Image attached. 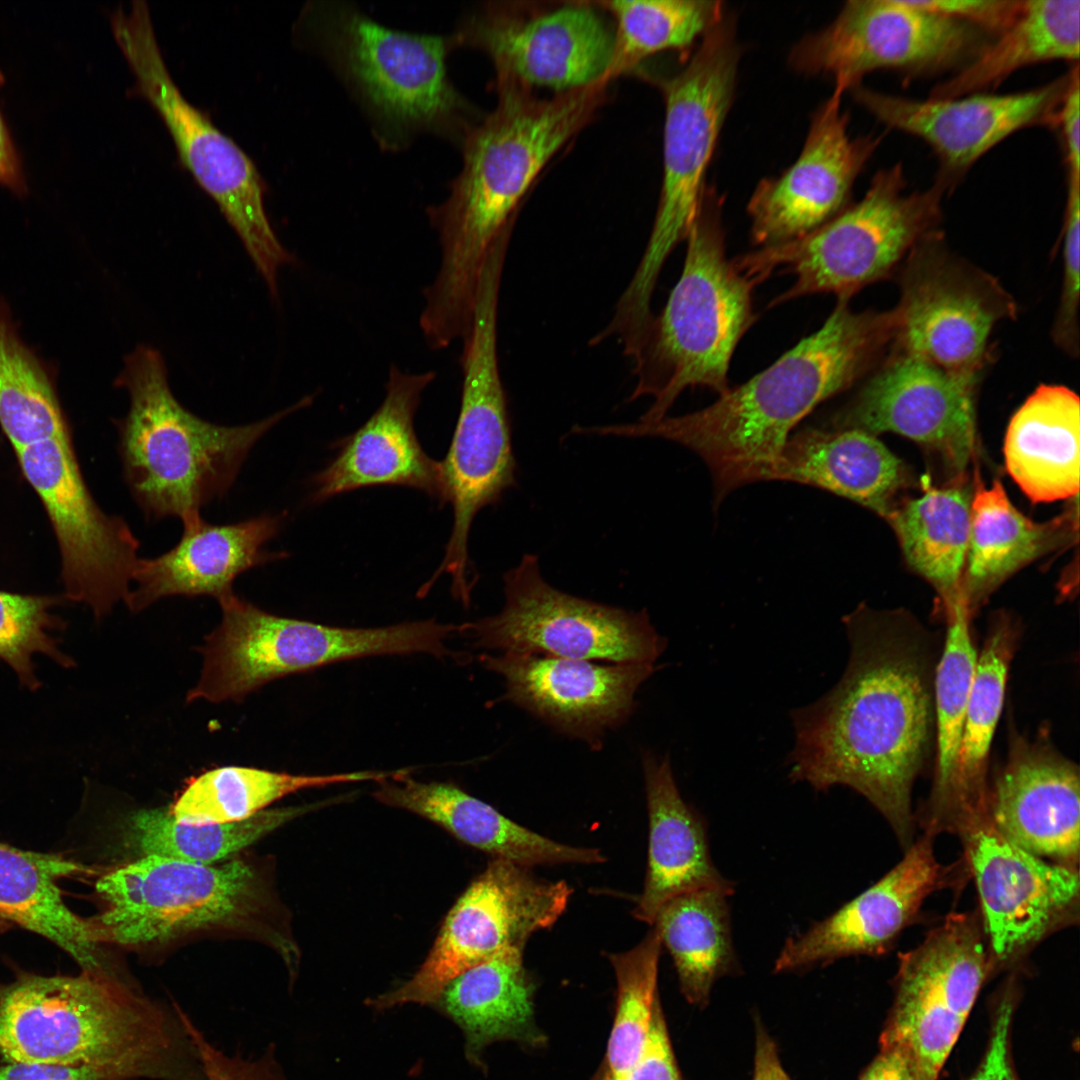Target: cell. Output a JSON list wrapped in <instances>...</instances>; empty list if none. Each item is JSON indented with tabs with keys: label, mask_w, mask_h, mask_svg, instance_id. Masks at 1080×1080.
Listing matches in <instances>:
<instances>
[{
	"label": "cell",
	"mask_w": 1080,
	"mask_h": 1080,
	"mask_svg": "<svg viewBox=\"0 0 1080 1080\" xmlns=\"http://www.w3.org/2000/svg\"><path fill=\"white\" fill-rule=\"evenodd\" d=\"M55 600L0 590V659L30 689L39 686L32 660L35 654H45L64 666L71 663L52 635L58 625L51 613Z\"/></svg>",
	"instance_id": "46"
},
{
	"label": "cell",
	"mask_w": 1080,
	"mask_h": 1080,
	"mask_svg": "<svg viewBox=\"0 0 1080 1080\" xmlns=\"http://www.w3.org/2000/svg\"><path fill=\"white\" fill-rule=\"evenodd\" d=\"M740 60L735 25L725 15L701 39L688 63L660 81L665 117L659 202L643 256L619 298L644 315L661 270L684 241L699 210L705 175L730 110Z\"/></svg>",
	"instance_id": "11"
},
{
	"label": "cell",
	"mask_w": 1080,
	"mask_h": 1080,
	"mask_svg": "<svg viewBox=\"0 0 1080 1080\" xmlns=\"http://www.w3.org/2000/svg\"><path fill=\"white\" fill-rule=\"evenodd\" d=\"M395 771H356L329 775H295L252 767L224 766L193 778L172 807L171 815L190 824L231 823L248 819L280 798L302 789L376 781Z\"/></svg>",
	"instance_id": "41"
},
{
	"label": "cell",
	"mask_w": 1080,
	"mask_h": 1080,
	"mask_svg": "<svg viewBox=\"0 0 1080 1080\" xmlns=\"http://www.w3.org/2000/svg\"><path fill=\"white\" fill-rule=\"evenodd\" d=\"M105 910L90 919L97 940L124 946L168 941L211 928H247L268 907L249 864H197L148 855L97 882Z\"/></svg>",
	"instance_id": "13"
},
{
	"label": "cell",
	"mask_w": 1080,
	"mask_h": 1080,
	"mask_svg": "<svg viewBox=\"0 0 1080 1080\" xmlns=\"http://www.w3.org/2000/svg\"><path fill=\"white\" fill-rule=\"evenodd\" d=\"M907 480L902 461L875 435L807 427L790 436L770 481L820 488L885 518Z\"/></svg>",
	"instance_id": "31"
},
{
	"label": "cell",
	"mask_w": 1080,
	"mask_h": 1080,
	"mask_svg": "<svg viewBox=\"0 0 1080 1080\" xmlns=\"http://www.w3.org/2000/svg\"><path fill=\"white\" fill-rule=\"evenodd\" d=\"M632 1080H683L659 1000L654 1007L649 1033Z\"/></svg>",
	"instance_id": "51"
},
{
	"label": "cell",
	"mask_w": 1080,
	"mask_h": 1080,
	"mask_svg": "<svg viewBox=\"0 0 1080 1080\" xmlns=\"http://www.w3.org/2000/svg\"><path fill=\"white\" fill-rule=\"evenodd\" d=\"M4 78L0 72V84ZM0 184L17 195L27 192L23 165L8 126L0 111Z\"/></svg>",
	"instance_id": "55"
},
{
	"label": "cell",
	"mask_w": 1080,
	"mask_h": 1080,
	"mask_svg": "<svg viewBox=\"0 0 1080 1080\" xmlns=\"http://www.w3.org/2000/svg\"><path fill=\"white\" fill-rule=\"evenodd\" d=\"M1080 1L1028 0L997 40L982 48L951 79L937 85L930 98H954L999 85L1029 65L1079 59Z\"/></svg>",
	"instance_id": "38"
},
{
	"label": "cell",
	"mask_w": 1080,
	"mask_h": 1080,
	"mask_svg": "<svg viewBox=\"0 0 1080 1080\" xmlns=\"http://www.w3.org/2000/svg\"><path fill=\"white\" fill-rule=\"evenodd\" d=\"M435 378L434 371L408 373L391 365L381 405L314 476L313 502L364 487L400 485L444 504L440 462L425 453L414 429L421 395Z\"/></svg>",
	"instance_id": "27"
},
{
	"label": "cell",
	"mask_w": 1080,
	"mask_h": 1080,
	"mask_svg": "<svg viewBox=\"0 0 1080 1080\" xmlns=\"http://www.w3.org/2000/svg\"><path fill=\"white\" fill-rule=\"evenodd\" d=\"M661 939L655 929L629 951L610 954L617 983L614 1021L607 1045L605 1080H632L659 1000Z\"/></svg>",
	"instance_id": "45"
},
{
	"label": "cell",
	"mask_w": 1080,
	"mask_h": 1080,
	"mask_svg": "<svg viewBox=\"0 0 1080 1080\" xmlns=\"http://www.w3.org/2000/svg\"><path fill=\"white\" fill-rule=\"evenodd\" d=\"M842 96L834 90L818 107L796 161L755 188L747 212L752 241L760 248L802 238L846 208L857 176L881 139L850 136Z\"/></svg>",
	"instance_id": "22"
},
{
	"label": "cell",
	"mask_w": 1080,
	"mask_h": 1080,
	"mask_svg": "<svg viewBox=\"0 0 1080 1080\" xmlns=\"http://www.w3.org/2000/svg\"><path fill=\"white\" fill-rule=\"evenodd\" d=\"M943 179L907 192L901 163L878 171L863 198L808 235L738 256L735 266L756 285L775 274L794 283L770 306L819 293L850 301L896 272L910 252L940 233Z\"/></svg>",
	"instance_id": "8"
},
{
	"label": "cell",
	"mask_w": 1080,
	"mask_h": 1080,
	"mask_svg": "<svg viewBox=\"0 0 1080 1080\" xmlns=\"http://www.w3.org/2000/svg\"><path fill=\"white\" fill-rule=\"evenodd\" d=\"M183 1019L197 1047L206 1080H286L273 1045L254 1058L229 1055L208 1041L185 1012Z\"/></svg>",
	"instance_id": "48"
},
{
	"label": "cell",
	"mask_w": 1080,
	"mask_h": 1080,
	"mask_svg": "<svg viewBox=\"0 0 1080 1080\" xmlns=\"http://www.w3.org/2000/svg\"><path fill=\"white\" fill-rule=\"evenodd\" d=\"M893 338L892 310L857 312L837 300L819 330L711 405L655 422L611 425L609 433L662 438L693 451L710 472L717 508L734 490L770 481L797 424L869 375Z\"/></svg>",
	"instance_id": "3"
},
{
	"label": "cell",
	"mask_w": 1080,
	"mask_h": 1080,
	"mask_svg": "<svg viewBox=\"0 0 1080 1080\" xmlns=\"http://www.w3.org/2000/svg\"><path fill=\"white\" fill-rule=\"evenodd\" d=\"M1077 509L1046 521L1023 515L1002 483H977L970 505L967 568L961 600L972 615L1008 577L1028 563L1066 543L1076 530Z\"/></svg>",
	"instance_id": "33"
},
{
	"label": "cell",
	"mask_w": 1080,
	"mask_h": 1080,
	"mask_svg": "<svg viewBox=\"0 0 1080 1080\" xmlns=\"http://www.w3.org/2000/svg\"><path fill=\"white\" fill-rule=\"evenodd\" d=\"M614 19V48L606 78L631 71L647 57L690 47L725 16L715 0L595 1Z\"/></svg>",
	"instance_id": "42"
},
{
	"label": "cell",
	"mask_w": 1080,
	"mask_h": 1080,
	"mask_svg": "<svg viewBox=\"0 0 1080 1080\" xmlns=\"http://www.w3.org/2000/svg\"><path fill=\"white\" fill-rule=\"evenodd\" d=\"M965 23L926 10L915 0H850L822 30L802 38L789 62L806 75H825L844 94L878 69L912 72L948 67L973 51Z\"/></svg>",
	"instance_id": "19"
},
{
	"label": "cell",
	"mask_w": 1080,
	"mask_h": 1080,
	"mask_svg": "<svg viewBox=\"0 0 1080 1080\" xmlns=\"http://www.w3.org/2000/svg\"><path fill=\"white\" fill-rule=\"evenodd\" d=\"M717 889L679 895L658 911L653 926L672 956L686 1000L704 1007L714 983L739 969L728 897Z\"/></svg>",
	"instance_id": "39"
},
{
	"label": "cell",
	"mask_w": 1080,
	"mask_h": 1080,
	"mask_svg": "<svg viewBox=\"0 0 1080 1080\" xmlns=\"http://www.w3.org/2000/svg\"><path fill=\"white\" fill-rule=\"evenodd\" d=\"M1020 635L1013 616L999 612L992 617L977 655L946 833L960 836L989 816V754Z\"/></svg>",
	"instance_id": "34"
},
{
	"label": "cell",
	"mask_w": 1080,
	"mask_h": 1080,
	"mask_svg": "<svg viewBox=\"0 0 1080 1080\" xmlns=\"http://www.w3.org/2000/svg\"><path fill=\"white\" fill-rule=\"evenodd\" d=\"M498 614L460 625L474 646L549 657L654 664L666 647L646 610L628 611L551 586L538 557L524 554L504 576Z\"/></svg>",
	"instance_id": "14"
},
{
	"label": "cell",
	"mask_w": 1080,
	"mask_h": 1080,
	"mask_svg": "<svg viewBox=\"0 0 1080 1080\" xmlns=\"http://www.w3.org/2000/svg\"><path fill=\"white\" fill-rule=\"evenodd\" d=\"M411 769L383 779L374 791L381 803L417 814L462 842L520 866L599 864L605 855L596 848L565 845L529 830L482 800L448 782H422Z\"/></svg>",
	"instance_id": "29"
},
{
	"label": "cell",
	"mask_w": 1080,
	"mask_h": 1080,
	"mask_svg": "<svg viewBox=\"0 0 1080 1080\" xmlns=\"http://www.w3.org/2000/svg\"><path fill=\"white\" fill-rule=\"evenodd\" d=\"M934 837L924 832L875 884L805 932L789 937L774 971H801L845 957L888 951L928 896L961 883L968 875L964 858L952 865L937 860Z\"/></svg>",
	"instance_id": "23"
},
{
	"label": "cell",
	"mask_w": 1080,
	"mask_h": 1080,
	"mask_svg": "<svg viewBox=\"0 0 1080 1080\" xmlns=\"http://www.w3.org/2000/svg\"><path fill=\"white\" fill-rule=\"evenodd\" d=\"M1016 1007V991L1006 986L997 1000L984 1055L968 1080H1020L1013 1063L1011 1028Z\"/></svg>",
	"instance_id": "49"
},
{
	"label": "cell",
	"mask_w": 1080,
	"mask_h": 1080,
	"mask_svg": "<svg viewBox=\"0 0 1080 1080\" xmlns=\"http://www.w3.org/2000/svg\"><path fill=\"white\" fill-rule=\"evenodd\" d=\"M1070 80L1071 71L1044 86L1018 93L920 100L861 85L851 91L882 124L923 140L947 173L959 174L1013 133L1031 126H1055Z\"/></svg>",
	"instance_id": "24"
},
{
	"label": "cell",
	"mask_w": 1080,
	"mask_h": 1080,
	"mask_svg": "<svg viewBox=\"0 0 1080 1080\" xmlns=\"http://www.w3.org/2000/svg\"><path fill=\"white\" fill-rule=\"evenodd\" d=\"M449 34L455 49L484 53L495 80L555 93L607 79L614 48V30L595 1L486 2Z\"/></svg>",
	"instance_id": "17"
},
{
	"label": "cell",
	"mask_w": 1080,
	"mask_h": 1080,
	"mask_svg": "<svg viewBox=\"0 0 1080 1080\" xmlns=\"http://www.w3.org/2000/svg\"><path fill=\"white\" fill-rule=\"evenodd\" d=\"M857 1080H918L909 1054L895 1045L879 1044V1052Z\"/></svg>",
	"instance_id": "54"
},
{
	"label": "cell",
	"mask_w": 1080,
	"mask_h": 1080,
	"mask_svg": "<svg viewBox=\"0 0 1080 1080\" xmlns=\"http://www.w3.org/2000/svg\"><path fill=\"white\" fill-rule=\"evenodd\" d=\"M988 815L1019 848L1078 868L1079 769L1056 749L1047 728L1033 739L1012 732L1006 761L989 786Z\"/></svg>",
	"instance_id": "25"
},
{
	"label": "cell",
	"mask_w": 1080,
	"mask_h": 1080,
	"mask_svg": "<svg viewBox=\"0 0 1080 1080\" xmlns=\"http://www.w3.org/2000/svg\"><path fill=\"white\" fill-rule=\"evenodd\" d=\"M521 948L501 950L453 979L434 1003L463 1032L465 1053L479 1065L483 1050L499 1040L540 1041L534 1024V985Z\"/></svg>",
	"instance_id": "36"
},
{
	"label": "cell",
	"mask_w": 1080,
	"mask_h": 1080,
	"mask_svg": "<svg viewBox=\"0 0 1080 1080\" xmlns=\"http://www.w3.org/2000/svg\"><path fill=\"white\" fill-rule=\"evenodd\" d=\"M1063 279L1052 336L1070 356L1079 351L1080 181L1068 179L1063 223Z\"/></svg>",
	"instance_id": "47"
},
{
	"label": "cell",
	"mask_w": 1080,
	"mask_h": 1080,
	"mask_svg": "<svg viewBox=\"0 0 1080 1080\" xmlns=\"http://www.w3.org/2000/svg\"><path fill=\"white\" fill-rule=\"evenodd\" d=\"M16 456L53 526L66 597L89 606L96 618L106 615L131 589L139 540L122 517L96 504L69 435L18 449Z\"/></svg>",
	"instance_id": "18"
},
{
	"label": "cell",
	"mask_w": 1080,
	"mask_h": 1080,
	"mask_svg": "<svg viewBox=\"0 0 1080 1080\" xmlns=\"http://www.w3.org/2000/svg\"><path fill=\"white\" fill-rule=\"evenodd\" d=\"M959 837L978 892L992 975L1016 968L1048 936L1078 922V868L1019 848L989 817Z\"/></svg>",
	"instance_id": "20"
},
{
	"label": "cell",
	"mask_w": 1080,
	"mask_h": 1080,
	"mask_svg": "<svg viewBox=\"0 0 1080 1080\" xmlns=\"http://www.w3.org/2000/svg\"><path fill=\"white\" fill-rule=\"evenodd\" d=\"M0 1080H129L90 1067L9 1062L0 1066Z\"/></svg>",
	"instance_id": "53"
},
{
	"label": "cell",
	"mask_w": 1080,
	"mask_h": 1080,
	"mask_svg": "<svg viewBox=\"0 0 1080 1080\" xmlns=\"http://www.w3.org/2000/svg\"><path fill=\"white\" fill-rule=\"evenodd\" d=\"M183 533L169 551L137 560L125 604L140 612L170 596H211L218 601L233 593L243 572L286 558V552L264 547L278 532L282 515L262 514L240 522L216 525L200 514L185 518Z\"/></svg>",
	"instance_id": "28"
},
{
	"label": "cell",
	"mask_w": 1080,
	"mask_h": 1080,
	"mask_svg": "<svg viewBox=\"0 0 1080 1080\" xmlns=\"http://www.w3.org/2000/svg\"><path fill=\"white\" fill-rule=\"evenodd\" d=\"M497 103L468 131L462 166L444 200L426 209L441 248L424 290L423 312L445 327L466 325L480 275L498 237L513 229L522 201L552 158L595 117L609 81L540 97L513 80H494Z\"/></svg>",
	"instance_id": "2"
},
{
	"label": "cell",
	"mask_w": 1080,
	"mask_h": 1080,
	"mask_svg": "<svg viewBox=\"0 0 1080 1080\" xmlns=\"http://www.w3.org/2000/svg\"><path fill=\"white\" fill-rule=\"evenodd\" d=\"M0 425L15 451L69 435L50 375L20 339L1 300Z\"/></svg>",
	"instance_id": "44"
},
{
	"label": "cell",
	"mask_w": 1080,
	"mask_h": 1080,
	"mask_svg": "<svg viewBox=\"0 0 1080 1080\" xmlns=\"http://www.w3.org/2000/svg\"><path fill=\"white\" fill-rule=\"evenodd\" d=\"M642 764L649 847L644 889L633 915L652 925L660 908L669 900L700 889H717L732 895L735 883L714 865L706 825L682 798L669 758L646 752Z\"/></svg>",
	"instance_id": "30"
},
{
	"label": "cell",
	"mask_w": 1080,
	"mask_h": 1080,
	"mask_svg": "<svg viewBox=\"0 0 1080 1080\" xmlns=\"http://www.w3.org/2000/svg\"><path fill=\"white\" fill-rule=\"evenodd\" d=\"M309 807L263 810L231 823L190 824L177 821L166 809H145L126 824V840L141 856L214 864L251 845Z\"/></svg>",
	"instance_id": "43"
},
{
	"label": "cell",
	"mask_w": 1080,
	"mask_h": 1080,
	"mask_svg": "<svg viewBox=\"0 0 1080 1080\" xmlns=\"http://www.w3.org/2000/svg\"><path fill=\"white\" fill-rule=\"evenodd\" d=\"M1079 67L1071 69V80L1059 107L1055 126L1060 130L1068 179L1080 181V86Z\"/></svg>",
	"instance_id": "52"
},
{
	"label": "cell",
	"mask_w": 1080,
	"mask_h": 1080,
	"mask_svg": "<svg viewBox=\"0 0 1080 1080\" xmlns=\"http://www.w3.org/2000/svg\"><path fill=\"white\" fill-rule=\"evenodd\" d=\"M722 202L705 190L685 239L681 276L627 355L636 379L629 401L653 400L638 421L666 417L687 388L705 387L719 396L730 389L732 355L756 319V284L726 256Z\"/></svg>",
	"instance_id": "7"
},
{
	"label": "cell",
	"mask_w": 1080,
	"mask_h": 1080,
	"mask_svg": "<svg viewBox=\"0 0 1080 1080\" xmlns=\"http://www.w3.org/2000/svg\"><path fill=\"white\" fill-rule=\"evenodd\" d=\"M945 619V640L934 673L936 759L933 783L918 817L924 832L934 836L946 832L948 824L978 655L970 630L971 616L963 603Z\"/></svg>",
	"instance_id": "40"
},
{
	"label": "cell",
	"mask_w": 1080,
	"mask_h": 1080,
	"mask_svg": "<svg viewBox=\"0 0 1080 1080\" xmlns=\"http://www.w3.org/2000/svg\"><path fill=\"white\" fill-rule=\"evenodd\" d=\"M931 12L947 18L1002 32L1021 10V0H915Z\"/></svg>",
	"instance_id": "50"
},
{
	"label": "cell",
	"mask_w": 1080,
	"mask_h": 1080,
	"mask_svg": "<svg viewBox=\"0 0 1080 1080\" xmlns=\"http://www.w3.org/2000/svg\"><path fill=\"white\" fill-rule=\"evenodd\" d=\"M991 976L979 913L949 914L918 946L899 955L879 1044L905 1050L918 1080H937Z\"/></svg>",
	"instance_id": "16"
},
{
	"label": "cell",
	"mask_w": 1080,
	"mask_h": 1080,
	"mask_svg": "<svg viewBox=\"0 0 1080 1080\" xmlns=\"http://www.w3.org/2000/svg\"><path fill=\"white\" fill-rule=\"evenodd\" d=\"M830 418L828 428L892 432L936 453L952 480L966 477L974 451L980 378L950 372L893 348Z\"/></svg>",
	"instance_id": "21"
},
{
	"label": "cell",
	"mask_w": 1080,
	"mask_h": 1080,
	"mask_svg": "<svg viewBox=\"0 0 1080 1080\" xmlns=\"http://www.w3.org/2000/svg\"><path fill=\"white\" fill-rule=\"evenodd\" d=\"M115 385L128 392L117 421L123 474L148 520L200 514L233 485L253 445L274 425L308 407L313 395L260 421L224 426L187 410L173 395L159 351L139 345L124 359Z\"/></svg>",
	"instance_id": "6"
},
{
	"label": "cell",
	"mask_w": 1080,
	"mask_h": 1080,
	"mask_svg": "<svg viewBox=\"0 0 1080 1080\" xmlns=\"http://www.w3.org/2000/svg\"><path fill=\"white\" fill-rule=\"evenodd\" d=\"M480 661L503 677L507 699L592 746L629 716L637 689L654 672L650 663L599 665L512 652L482 654Z\"/></svg>",
	"instance_id": "26"
},
{
	"label": "cell",
	"mask_w": 1080,
	"mask_h": 1080,
	"mask_svg": "<svg viewBox=\"0 0 1080 1080\" xmlns=\"http://www.w3.org/2000/svg\"><path fill=\"white\" fill-rule=\"evenodd\" d=\"M846 669L816 702L792 712L789 777L817 791L846 786L913 842L914 783L934 739L932 634L909 612L859 604L842 619Z\"/></svg>",
	"instance_id": "1"
},
{
	"label": "cell",
	"mask_w": 1080,
	"mask_h": 1080,
	"mask_svg": "<svg viewBox=\"0 0 1080 1080\" xmlns=\"http://www.w3.org/2000/svg\"><path fill=\"white\" fill-rule=\"evenodd\" d=\"M218 602L221 621L199 649L200 677L187 702H240L278 678L350 659L449 657L446 640L459 632V625L432 619L377 628L323 625L269 613L234 592Z\"/></svg>",
	"instance_id": "9"
},
{
	"label": "cell",
	"mask_w": 1080,
	"mask_h": 1080,
	"mask_svg": "<svg viewBox=\"0 0 1080 1080\" xmlns=\"http://www.w3.org/2000/svg\"><path fill=\"white\" fill-rule=\"evenodd\" d=\"M899 270L891 348L981 378L994 327L1017 313L1014 299L992 275L950 251L940 233L916 246Z\"/></svg>",
	"instance_id": "15"
},
{
	"label": "cell",
	"mask_w": 1080,
	"mask_h": 1080,
	"mask_svg": "<svg viewBox=\"0 0 1080 1080\" xmlns=\"http://www.w3.org/2000/svg\"><path fill=\"white\" fill-rule=\"evenodd\" d=\"M502 272L496 263L483 268L472 322L462 339L460 411L448 452L440 461L443 501L453 508L452 532L440 566L420 589L426 594L447 573L454 598L465 606L477 579L468 555L472 522L481 509L497 504L516 484L517 464L497 351Z\"/></svg>",
	"instance_id": "10"
},
{
	"label": "cell",
	"mask_w": 1080,
	"mask_h": 1080,
	"mask_svg": "<svg viewBox=\"0 0 1080 1080\" xmlns=\"http://www.w3.org/2000/svg\"><path fill=\"white\" fill-rule=\"evenodd\" d=\"M296 34L341 82L386 152L424 135L460 147L483 116L449 76L450 34L394 29L344 0L307 2Z\"/></svg>",
	"instance_id": "5"
},
{
	"label": "cell",
	"mask_w": 1080,
	"mask_h": 1080,
	"mask_svg": "<svg viewBox=\"0 0 1080 1080\" xmlns=\"http://www.w3.org/2000/svg\"><path fill=\"white\" fill-rule=\"evenodd\" d=\"M61 856L21 850L0 843V918L13 921L58 945L81 971L113 975L102 957L91 920L70 910L58 882L82 872Z\"/></svg>",
	"instance_id": "35"
},
{
	"label": "cell",
	"mask_w": 1080,
	"mask_h": 1080,
	"mask_svg": "<svg viewBox=\"0 0 1080 1080\" xmlns=\"http://www.w3.org/2000/svg\"><path fill=\"white\" fill-rule=\"evenodd\" d=\"M1079 442L1078 395L1063 385L1041 384L1008 424L1007 471L1033 503L1077 497Z\"/></svg>",
	"instance_id": "32"
},
{
	"label": "cell",
	"mask_w": 1080,
	"mask_h": 1080,
	"mask_svg": "<svg viewBox=\"0 0 1080 1080\" xmlns=\"http://www.w3.org/2000/svg\"><path fill=\"white\" fill-rule=\"evenodd\" d=\"M971 499L967 477L944 487L926 482L921 496L895 504L884 518L907 563L938 593L945 618L962 603Z\"/></svg>",
	"instance_id": "37"
},
{
	"label": "cell",
	"mask_w": 1080,
	"mask_h": 1080,
	"mask_svg": "<svg viewBox=\"0 0 1080 1080\" xmlns=\"http://www.w3.org/2000/svg\"><path fill=\"white\" fill-rule=\"evenodd\" d=\"M752 1080H790L782 1066L777 1045L760 1022L756 1023Z\"/></svg>",
	"instance_id": "56"
},
{
	"label": "cell",
	"mask_w": 1080,
	"mask_h": 1080,
	"mask_svg": "<svg viewBox=\"0 0 1080 1080\" xmlns=\"http://www.w3.org/2000/svg\"><path fill=\"white\" fill-rule=\"evenodd\" d=\"M111 28L135 78L137 93L158 112L181 163L215 201L275 297L279 270L295 258L271 226L265 183L254 162L183 96L164 61L145 1H133L128 11L115 10Z\"/></svg>",
	"instance_id": "12"
},
{
	"label": "cell",
	"mask_w": 1080,
	"mask_h": 1080,
	"mask_svg": "<svg viewBox=\"0 0 1080 1080\" xmlns=\"http://www.w3.org/2000/svg\"><path fill=\"white\" fill-rule=\"evenodd\" d=\"M0 1054L90 1067L129 1080H206L182 1009L135 985L83 972L0 984Z\"/></svg>",
	"instance_id": "4"
}]
</instances>
